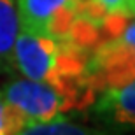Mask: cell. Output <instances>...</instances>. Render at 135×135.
<instances>
[{
	"label": "cell",
	"mask_w": 135,
	"mask_h": 135,
	"mask_svg": "<svg viewBox=\"0 0 135 135\" xmlns=\"http://www.w3.org/2000/svg\"><path fill=\"white\" fill-rule=\"evenodd\" d=\"M0 91L26 125L67 118L70 112L91 107L97 98L86 75L70 83H44L21 77L7 83Z\"/></svg>",
	"instance_id": "6da1fadb"
},
{
	"label": "cell",
	"mask_w": 135,
	"mask_h": 135,
	"mask_svg": "<svg viewBox=\"0 0 135 135\" xmlns=\"http://www.w3.org/2000/svg\"><path fill=\"white\" fill-rule=\"evenodd\" d=\"M90 55L70 40L20 30L14 46V69L32 81L70 83L84 77Z\"/></svg>",
	"instance_id": "7a4b0ae2"
},
{
	"label": "cell",
	"mask_w": 135,
	"mask_h": 135,
	"mask_svg": "<svg viewBox=\"0 0 135 135\" xmlns=\"http://www.w3.org/2000/svg\"><path fill=\"white\" fill-rule=\"evenodd\" d=\"M84 75L95 93L135 81V21L93 49Z\"/></svg>",
	"instance_id": "3957f363"
},
{
	"label": "cell",
	"mask_w": 135,
	"mask_h": 135,
	"mask_svg": "<svg viewBox=\"0 0 135 135\" xmlns=\"http://www.w3.org/2000/svg\"><path fill=\"white\" fill-rule=\"evenodd\" d=\"M86 0H16L21 30L67 39L81 4Z\"/></svg>",
	"instance_id": "277c9868"
},
{
	"label": "cell",
	"mask_w": 135,
	"mask_h": 135,
	"mask_svg": "<svg viewBox=\"0 0 135 135\" xmlns=\"http://www.w3.org/2000/svg\"><path fill=\"white\" fill-rule=\"evenodd\" d=\"M91 107L105 126L116 132H135V81L102 91Z\"/></svg>",
	"instance_id": "5b68a950"
},
{
	"label": "cell",
	"mask_w": 135,
	"mask_h": 135,
	"mask_svg": "<svg viewBox=\"0 0 135 135\" xmlns=\"http://www.w3.org/2000/svg\"><path fill=\"white\" fill-rule=\"evenodd\" d=\"M20 30L16 0H0V74L16 72L14 46Z\"/></svg>",
	"instance_id": "8992f818"
},
{
	"label": "cell",
	"mask_w": 135,
	"mask_h": 135,
	"mask_svg": "<svg viewBox=\"0 0 135 135\" xmlns=\"http://www.w3.org/2000/svg\"><path fill=\"white\" fill-rule=\"evenodd\" d=\"M16 135H119L118 132H107L102 128L84 126L77 123H70L65 118L47 123H33L26 125L23 130H20Z\"/></svg>",
	"instance_id": "52a82bcc"
},
{
	"label": "cell",
	"mask_w": 135,
	"mask_h": 135,
	"mask_svg": "<svg viewBox=\"0 0 135 135\" xmlns=\"http://www.w3.org/2000/svg\"><path fill=\"white\" fill-rule=\"evenodd\" d=\"M25 126L26 123L7 104V100L4 98L2 91H0V135H16Z\"/></svg>",
	"instance_id": "ba28073f"
},
{
	"label": "cell",
	"mask_w": 135,
	"mask_h": 135,
	"mask_svg": "<svg viewBox=\"0 0 135 135\" xmlns=\"http://www.w3.org/2000/svg\"><path fill=\"white\" fill-rule=\"evenodd\" d=\"M109 16H132V0H95Z\"/></svg>",
	"instance_id": "9c48e42d"
},
{
	"label": "cell",
	"mask_w": 135,
	"mask_h": 135,
	"mask_svg": "<svg viewBox=\"0 0 135 135\" xmlns=\"http://www.w3.org/2000/svg\"><path fill=\"white\" fill-rule=\"evenodd\" d=\"M132 16H135V0H132Z\"/></svg>",
	"instance_id": "30bf717a"
}]
</instances>
